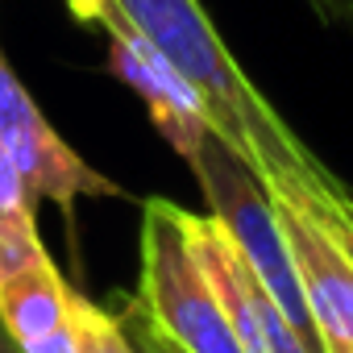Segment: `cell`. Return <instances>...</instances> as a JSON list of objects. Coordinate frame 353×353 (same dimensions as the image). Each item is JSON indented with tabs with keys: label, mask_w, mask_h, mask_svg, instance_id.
I'll return each mask as SVG.
<instances>
[{
	"label": "cell",
	"mask_w": 353,
	"mask_h": 353,
	"mask_svg": "<svg viewBox=\"0 0 353 353\" xmlns=\"http://www.w3.org/2000/svg\"><path fill=\"white\" fill-rule=\"evenodd\" d=\"M67 9L92 26H129L158 54L179 67L208 104L216 137L241 154L262 183H336V174L291 133V125L245 79L200 0H67Z\"/></svg>",
	"instance_id": "cell-1"
},
{
	"label": "cell",
	"mask_w": 353,
	"mask_h": 353,
	"mask_svg": "<svg viewBox=\"0 0 353 353\" xmlns=\"http://www.w3.org/2000/svg\"><path fill=\"white\" fill-rule=\"evenodd\" d=\"M183 212L162 196L141 204V283L133 299L179 353H241L221 295L188 241Z\"/></svg>",
	"instance_id": "cell-2"
},
{
	"label": "cell",
	"mask_w": 353,
	"mask_h": 353,
	"mask_svg": "<svg viewBox=\"0 0 353 353\" xmlns=\"http://www.w3.org/2000/svg\"><path fill=\"white\" fill-rule=\"evenodd\" d=\"M188 166L196 170V183L204 188L208 196V216L233 237V245L245 254L250 270L262 279V287L279 299V307L287 312V320L299 328V336L324 353L320 345V332L312 324V312H307V299H303V287H299V274L291 266V254H287V237H283V225H279V212H274V200L266 192V183L258 179V170L229 150L225 137L208 133Z\"/></svg>",
	"instance_id": "cell-3"
},
{
	"label": "cell",
	"mask_w": 353,
	"mask_h": 353,
	"mask_svg": "<svg viewBox=\"0 0 353 353\" xmlns=\"http://www.w3.org/2000/svg\"><path fill=\"white\" fill-rule=\"evenodd\" d=\"M0 141H5L9 158L17 162L21 179H26V188L34 196V204L50 200V204H59L71 216L83 196L125 200V192L108 179V174L92 170L59 137V129L46 121V112L38 108V100L30 96V88L9 67L5 46H0Z\"/></svg>",
	"instance_id": "cell-4"
},
{
	"label": "cell",
	"mask_w": 353,
	"mask_h": 353,
	"mask_svg": "<svg viewBox=\"0 0 353 353\" xmlns=\"http://www.w3.org/2000/svg\"><path fill=\"white\" fill-rule=\"evenodd\" d=\"M303 188L312 183H266L324 353H353V258L324 229Z\"/></svg>",
	"instance_id": "cell-5"
},
{
	"label": "cell",
	"mask_w": 353,
	"mask_h": 353,
	"mask_svg": "<svg viewBox=\"0 0 353 353\" xmlns=\"http://www.w3.org/2000/svg\"><path fill=\"white\" fill-rule=\"evenodd\" d=\"M183 229H188V241H192L200 266L208 270V279L221 295V307H225V316L237 332L241 353H316L299 336V328L287 320L279 299L250 270V262L233 245V237L212 216L183 212Z\"/></svg>",
	"instance_id": "cell-6"
},
{
	"label": "cell",
	"mask_w": 353,
	"mask_h": 353,
	"mask_svg": "<svg viewBox=\"0 0 353 353\" xmlns=\"http://www.w3.org/2000/svg\"><path fill=\"white\" fill-rule=\"evenodd\" d=\"M108 67L117 79H125L150 108V121L158 125V133L179 150L183 158H192V150L216 133L204 96L196 92V83L174 67L166 54H158L141 34H133L129 26L108 21Z\"/></svg>",
	"instance_id": "cell-7"
},
{
	"label": "cell",
	"mask_w": 353,
	"mask_h": 353,
	"mask_svg": "<svg viewBox=\"0 0 353 353\" xmlns=\"http://www.w3.org/2000/svg\"><path fill=\"white\" fill-rule=\"evenodd\" d=\"M0 324L9 328V336L26 353L50 349V345L75 336L71 287L50 258L13 274L9 283H0Z\"/></svg>",
	"instance_id": "cell-8"
},
{
	"label": "cell",
	"mask_w": 353,
	"mask_h": 353,
	"mask_svg": "<svg viewBox=\"0 0 353 353\" xmlns=\"http://www.w3.org/2000/svg\"><path fill=\"white\" fill-rule=\"evenodd\" d=\"M46 254L38 237V216H34V196L21 179L17 162L9 158L5 141H0V283H9L13 274L38 266Z\"/></svg>",
	"instance_id": "cell-9"
},
{
	"label": "cell",
	"mask_w": 353,
	"mask_h": 353,
	"mask_svg": "<svg viewBox=\"0 0 353 353\" xmlns=\"http://www.w3.org/2000/svg\"><path fill=\"white\" fill-rule=\"evenodd\" d=\"M71 320H75L79 353H137L125 320L112 316V312H104L100 303L83 299L79 291H71Z\"/></svg>",
	"instance_id": "cell-10"
},
{
	"label": "cell",
	"mask_w": 353,
	"mask_h": 353,
	"mask_svg": "<svg viewBox=\"0 0 353 353\" xmlns=\"http://www.w3.org/2000/svg\"><path fill=\"white\" fill-rule=\"evenodd\" d=\"M121 320H125V328H129V336L141 345V349H150V353H179V349H174L162 332H154V324L141 316V307H137V299H125L121 303V312H117Z\"/></svg>",
	"instance_id": "cell-11"
},
{
	"label": "cell",
	"mask_w": 353,
	"mask_h": 353,
	"mask_svg": "<svg viewBox=\"0 0 353 353\" xmlns=\"http://www.w3.org/2000/svg\"><path fill=\"white\" fill-rule=\"evenodd\" d=\"M307 5L324 17V21H341V26H353V0H307Z\"/></svg>",
	"instance_id": "cell-12"
},
{
	"label": "cell",
	"mask_w": 353,
	"mask_h": 353,
	"mask_svg": "<svg viewBox=\"0 0 353 353\" xmlns=\"http://www.w3.org/2000/svg\"><path fill=\"white\" fill-rule=\"evenodd\" d=\"M0 353H26V349L9 336V328H5V324H0Z\"/></svg>",
	"instance_id": "cell-13"
},
{
	"label": "cell",
	"mask_w": 353,
	"mask_h": 353,
	"mask_svg": "<svg viewBox=\"0 0 353 353\" xmlns=\"http://www.w3.org/2000/svg\"><path fill=\"white\" fill-rule=\"evenodd\" d=\"M133 345H137V341H133ZM137 353H150V349H141V345H137Z\"/></svg>",
	"instance_id": "cell-14"
}]
</instances>
